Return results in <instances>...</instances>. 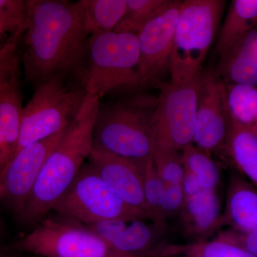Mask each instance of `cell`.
Instances as JSON below:
<instances>
[{"mask_svg": "<svg viewBox=\"0 0 257 257\" xmlns=\"http://www.w3.org/2000/svg\"><path fill=\"white\" fill-rule=\"evenodd\" d=\"M23 63L36 87L78 67L88 36L79 2L28 1Z\"/></svg>", "mask_w": 257, "mask_h": 257, "instance_id": "1", "label": "cell"}, {"mask_svg": "<svg viewBox=\"0 0 257 257\" xmlns=\"http://www.w3.org/2000/svg\"><path fill=\"white\" fill-rule=\"evenodd\" d=\"M99 99L87 94L63 138L47 157L20 217L35 224L43 219L78 175L93 148Z\"/></svg>", "mask_w": 257, "mask_h": 257, "instance_id": "2", "label": "cell"}, {"mask_svg": "<svg viewBox=\"0 0 257 257\" xmlns=\"http://www.w3.org/2000/svg\"><path fill=\"white\" fill-rule=\"evenodd\" d=\"M138 35L111 31L90 35L74 72L86 94L99 99L117 91L143 89L139 75Z\"/></svg>", "mask_w": 257, "mask_h": 257, "instance_id": "3", "label": "cell"}, {"mask_svg": "<svg viewBox=\"0 0 257 257\" xmlns=\"http://www.w3.org/2000/svg\"><path fill=\"white\" fill-rule=\"evenodd\" d=\"M158 97L141 91L101 108L96 118L93 145L142 164L152 157V120Z\"/></svg>", "mask_w": 257, "mask_h": 257, "instance_id": "4", "label": "cell"}, {"mask_svg": "<svg viewBox=\"0 0 257 257\" xmlns=\"http://www.w3.org/2000/svg\"><path fill=\"white\" fill-rule=\"evenodd\" d=\"M224 0L182 2L174 32L171 82L189 81L202 71V63L219 30Z\"/></svg>", "mask_w": 257, "mask_h": 257, "instance_id": "5", "label": "cell"}, {"mask_svg": "<svg viewBox=\"0 0 257 257\" xmlns=\"http://www.w3.org/2000/svg\"><path fill=\"white\" fill-rule=\"evenodd\" d=\"M86 95L82 87L67 85L64 77L37 86L23 107L18 143L12 157L25 146L67 130L80 110Z\"/></svg>", "mask_w": 257, "mask_h": 257, "instance_id": "6", "label": "cell"}, {"mask_svg": "<svg viewBox=\"0 0 257 257\" xmlns=\"http://www.w3.org/2000/svg\"><path fill=\"white\" fill-rule=\"evenodd\" d=\"M52 210L87 226L113 219L130 221L150 218L143 211L128 206L89 162L83 165Z\"/></svg>", "mask_w": 257, "mask_h": 257, "instance_id": "7", "label": "cell"}, {"mask_svg": "<svg viewBox=\"0 0 257 257\" xmlns=\"http://www.w3.org/2000/svg\"><path fill=\"white\" fill-rule=\"evenodd\" d=\"M202 72L187 82L170 81L159 86L158 104L152 120L153 152H182L192 144Z\"/></svg>", "mask_w": 257, "mask_h": 257, "instance_id": "8", "label": "cell"}, {"mask_svg": "<svg viewBox=\"0 0 257 257\" xmlns=\"http://www.w3.org/2000/svg\"><path fill=\"white\" fill-rule=\"evenodd\" d=\"M10 248L41 257H146L120 252L82 225L52 219L40 221Z\"/></svg>", "mask_w": 257, "mask_h": 257, "instance_id": "9", "label": "cell"}, {"mask_svg": "<svg viewBox=\"0 0 257 257\" xmlns=\"http://www.w3.org/2000/svg\"><path fill=\"white\" fill-rule=\"evenodd\" d=\"M182 3L167 0L138 33V72L143 88L160 86L170 73L174 32Z\"/></svg>", "mask_w": 257, "mask_h": 257, "instance_id": "10", "label": "cell"}, {"mask_svg": "<svg viewBox=\"0 0 257 257\" xmlns=\"http://www.w3.org/2000/svg\"><path fill=\"white\" fill-rule=\"evenodd\" d=\"M67 130L23 147L11 157L0 174L2 199L19 216L26 205L45 161Z\"/></svg>", "mask_w": 257, "mask_h": 257, "instance_id": "11", "label": "cell"}, {"mask_svg": "<svg viewBox=\"0 0 257 257\" xmlns=\"http://www.w3.org/2000/svg\"><path fill=\"white\" fill-rule=\"evenodd\" d=\"M229 127L224 84L215 72L202 70L197 94V117L192 144L210 155L219 154Z\"/></svg>", "mask_w": 257, "mask_h": 257, "instance_id": "12", "label": "cell"}, {"mask_svg": "<svg viewBox=\"0 0 257 257\" xmlns=\"http://www.w3.org/2000/svg\"><path fill=\"white\" fill-rule=\"evenodd\" d=\"M88 161L128 206L143 211L152 219L144 197L142 164L116 156L94 145Z\"/></svg>", "mask_w": 257, "mask_h": 257, "instance_id": "13", "label": "cell"}, {"mask_svg": "<svg viewBox=\"0 0 257 257\" xmlns=\"http://www.w3.org/2000/svg\"><path fill=\"white\" fill-rule=\"evenodd\" d=\"M215 74L224 84H257V30L248 32L219 57Z\"/></svg>", "mask_w": 257, "mask_h": 257, "instance_id": "14", "label": "cell"}, {"mask_svg": "<svg viewBox=\"0 0 257 257\" xmlns=\"http://www.w3.org/2000/svg\"><path fill=\"white\" fill-rule=\"evenodd\" d=\"M219 155L227 157L236 170L256 187L257 126L239 124L229 115L227 135Z\"/></svg>", "mask_w": 257, "mask_h": 257, "instance_id": "15", "label": "cell"}, {"mask_svg": "<svg viewBox=\"0 0 257 257\" xmlns=\"http://www.w3.org/2000/svg\"><path fill=\"white\" fill-rule=\"evenodd\" d=\"M182 211L184 227L189 234H209L220 224V200L216 189H202L184 202Z\"/></svg>", "mask_w": 257, "mask_h": 257, "instance_id": "16", "label": "cell"}, {"mask_svg": "<svg viewBox=\"0 0 257 257\" xmlns=\"http://www.w3.org/2000/svg\"><path fill=\"white\" fill-rule=\"evenodd\" d=\"M256 0L231 1L216 41L215 50L219 57L256 28Z\"/></svg>", "mask_w": 257, "mask_h": 257, "instance_id": "17", "label": "cell"}, {"mask_svg": "<svg viewBox=\"0 0 257 257\" xmlns=\"http://www.w3.org/2000/svg\"><path fill=\"white\" fill-rule=\"evenodd\" d=\"M251 183L233 179L226 201V218L236 231L248 232L257 229V193Z\"/></svg>", "mask_w": 257, "mask_h": 257, "instance_id": "18", "label": "cell"}, {"mask_svg": "<svg viewBox=\"0 0 257 257\" xmlns=\"http://www.w3.org/2000/svg\"><path fill=\"white\" fill-rule=\"evenodd\" d=\"M19 78V75L15 77L0 92V133L9 148L10 158L18 143L24 107Z\"/></svg>", "mask_w": 257, "mask_h": 257, "instance_id": "19", "label": "cell"}, {"mask_svg": "<svg viewBox=\"0 0 257 257\" xmlns=\"http://www.w3.org/2000/svg\"><path fill=\"white\" fill-rule=\"evenodd\" d=\"M87 35L114 31L122 20L127 0H80Z\"/></svg>", "mask_w": 257, "mask_h": 257, "instance_id": "20", "label": "cell"}, {"mask_svg": "<svg viewBox=\"0 0 257 257\" xmlns=\"http://www.w3.org/2000/svg\"><path fill=\"white\" fill-rule=\"evenodd\" d=\"M224 87L230 117L239 124L257 126L256 86L224 84Z\"/></svg>", "mask_w": 257, "mask_h": 257, "instance_id": "21", "label": "cell"}, {"mask_svg": "<svg viewBox=\"0 0 257 257\" xmlns=\"http://www.w3.org/2000/svg\"><path fill=\"white\" fill-rule=\"evenodd\" d=\"M143 220L126 221L124 229L111 243V247L128 254L157 257L150 251L156 240V234L152 226Z\"/></svg>", "mask_w": 257, "mask_h": 257, "instance_id": "22", "label": "cell"}, {"mask_svg": "<svg viewBox=\"0 0 257 257\" xmlns=\"http://www.w3.org/2000/svg\"><path fill=\"white\" fill-rule=\"evenodd\" d=\"M184 169L197 177L202 189H216L220 181V172L210 155L191 144L181 152Z\"/></svg>", "mask_w": 257, "mask_h": 257, "instance_id": "23", "label": "cell"}, {"mask_svg": "<svg viewBox=\"0 0 257 257\" xmlns=\"http://www.w3.org/2000/svg\"><path fill=\"white\" fill-rule=\"evenodd\" d=\"M167 0H127L122 20L114 31L130 32L138 35L152 15Z\"/></svg>", "mask_w": 257, "mask_h": 257, "instance_id": "24", "label": "cell"}, {"mask_svg": "<svg viewBox=\"0 0 257 257\" xmlns=\"http://www.w3.org/2000/svg\"><path fill=\"white\" fill-rule=\"evenodd\" d=\"M143 177V192L145 202L151 214L152 219L162 222L160 213L161 199L165 190V184L154 163L153 157H150L141 165Z\"/></svg>", "mask_w": 257, "mask_h": 257, "instance_id": "25", "label": "cell"}, {"mask_svg": "<svg viewBox=\"0 0 257 257\" xmlns=\"http://www.w3.org/2000/svg\"><path fill=\"white\" fill-rule=\"evenodd\" d=\"M152 157L157 172L165 185L181 184L184 174L181 152L154 151Z\"/></svg>", "mask_w": 257, "mask_h": 257, "instance_id": "26", "label": "cell"}, {"mask_svg": "<svg viewBox=\"0 0 257 257\" xmlns=\"http://www.w3.org/2000/svg\"><path fill=\"white\" fill-rule=\"evenodd\" d=\"M28 1L0 0V36L5 32L15 31L25 23Z\"/></svg>", "mask_w": 257, "mask_h": 257, "instance_id": "27", "label": "cell"}, {"mask_svg": "<svg viewBox=\"0 0 257 257\" xmlns=\"http://www.w3.org/2000/svg\"><path fill=\"white\" fill-rule=\"evenodd\" d=\"M189 257H256L220 239L199 243L189 249Z\"/></svg>", "mask_w": 257, "mask_h": 257, "instance_id": "28", "label": "cell"}, {"mask_svg": "<svg viewBox=\"0 0 257 257\" xmlns=\"http://www.w3.org/2000/svg\"><path fill=\"white\" fill-rule=\"evenodd\" d=\"M184 204V197L181 184L165 185L160 204L162 217L164 218L165 214L182 210Z\"/></svg>", "mask_w": 257, "mask_h": 257, "instance_id": "29", "label": "cell"}, {"mask_svg": "<svg viewBox=\"0 0 257 257\" xmlns=\"http://www.w3.org/2000/svg\"><path fill=\"white\" fill-rule=\"evenodd\" d=\"M20 59L18 51L14 47L7 49L0 61V92L8 83L20 73Z\"/></svg>", "mask_w": 257, "mask_h": 257, "instance_id": "30", "label": "cell"}, {"mask_svg": "<svg viewBox=\"0 0 257 257\" xmlns=\"http://www.w3.org/2000/svg\"><path fill=\"white\" fill-rule=\"evenodd\" d=\"M181 186L183 191L184 202L202 189L197 177L186 169H184V177L181 182Z\"/></svg>", "mask_w": 257, "mask_h": 257, "instance_id": "31", "label": "cell"}, {"mask_svg": "<svg viewBox=\"0 0 257 257\" xmlns=\"http://www.w3.org/2000/svg\"><path fill=\"white\" fill-rule=\"evenodd\" d=\"M10 157H11V154H10L9 148L0 133V174L9 162Z\"/></svg>", "mask_w": 257, "mask_h": 257, "instance_id": "32", "label": "cell"}, {"mask_svg": "<svg viewBox=\"0 0 257 257\" xmlns=\"http://www.w3.org/2000/svg\"><path fill=\"white\" fill-rule=\"evenodd\" d=\"M0 257H15L12 253L11 248H0Z\"/></svg>", "mask_w": 257, "mask_h": 257, "instance_id": "33", "label": "cell"}, {"mask_svg": "<svg viewBox=\"0 0 257 257\" xmlns=\"http://www.w3.org/2000/svg\"><path fill=\"white\" fill-rule=\"evenodd\" d=\"M7 50V45L6 43L3 45V47H2L1 50H0V61H1L2 59H3V56L5 55V52H6Z\"/></svg>", "mask_w": 257, "mask_h": 257, "instance_id": "34", "label": "cell"}, {"mask_svg": "<svg viewBox=\"0 0 257 257\" xmlns=\"http://www.w3.org/2000/svg\"><path fill=\"white\" fill-rule=\"evenodd\" d=\"M2 199V196H1V190H0V199ZM2 232V224H1V221H0V234H1Z\"/></svg>", "mask_w": 257, "mask_h": 257, "instance_id": "35", "label": "cell"}]
</instances>
